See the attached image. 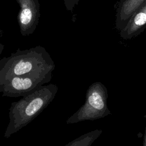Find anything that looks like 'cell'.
<instances>
[{
	"mask_svg": "<svg viewBox=\"0 0 146 146\" xmlns=\"http://www.w3.org/2000/svg\"><path fill=\"white\" fill-rule=\"evenodd\" d=\"M58 91V87L55 84L43 85L13 102L9 108V123L4 137H10L31 122L52 102Z\"/></svg>",
	"mask_w": 146,
	"mask_h": 146,
	"instance_id": "6da1fadb",
	"label": "cell"
},
{
	"mask_svg": "<svg viewBox=\"0 0 146 146\" xmlns=\"http://www.w3.org/2000/svg\"><path fill=\"white\" fill-rule=\"evenodd\" d=\"M54 69L55 64L48 55L42 52L30 53L0 64V83L14 76L43 79L49 83Z\"/></svg>",
	"mask_w": 146,
	"mask_h": 146,
	"instance_id": "7a4b0ae2",
	"label": "cell"
},
{
	"mask_svg": "<svg viewBox=\"0 0 146 146\" xmlns=\"http://www.w3.org/2000/svg\"><path fill=\"white\" fill-rule=\"evenodd\" d=\"M108 91L100 82L92 83L86 93L84 103L66 120L67 124L93 121L111 115L107 106Z\"/></svg>",
	"mask_w": 146,
	"mask_h": 146,
	"instance_id": "3957f363",
	"label": "cell"
},
{
	"mask_svg": "<svg viewBox=\"0 0 146 146\" xmlns=\"http://www.w3.org/2000/svg\"><path fill=\"white\" fill-rule=\"evenodd\" d=\"M46 83L48 82L43 79L14 76L0 83V92L3 96H24Z\"/></svg>",
	"mask_w": 146,
	"mask_h": 146,
	"instance_id": "277c9868",
	"label": "cell"
},
{
	"mask_svg": "<svg viewBox=\"0 0 146 146\" xmlns=\"http://www.w3.org/2000/svg\"><path fill=\"white\" fill-rule=\"evenodd\" d=\"M102 132V129L90 131L74 139L64 146H91L92 143L101 135Z\"/></svg>",
	"mask_w": 146,
	"mask_h": 146,
	"instance_id": "5b68a950",
	"label": "cell"
},
{
	"mask_svg": "<svg viewBox=\"0 0 146 146\" xmlns=\"http://www.w3.org/2000/svg\"><path fill=\"white\" fill-rule=\"evenodd\" d=\"M32 18V12L29 9H25L22 10L21 14V21L23 24L29 23Z\"/></svg>",
	"mask_w": 146,
	"mask_h": 146,
	"instance_id": "8992f818",
	"label": "cell"
},
{
	"mask_svg": "<svg viewBox=\"0 0 146 146\" xmlns=\"http://www.w3.org/2000/svg\"><path fill=\"white\" fill-rule=\"evenodd\" d=\"M135 23L137 26H142L145 23L146 14L144 12H140L137 14L135 18Z\"/></svg>",
	"mask_w": 146,
	"mask_h": 146,
	"instance_id": "52a82bcc",
	"label": "cell"
},
{
	"mask_svg": "<svg viewBox=\"0 0 146 146\" xmlns=\"http://www.w3.org/2000/svg\"><path fill=\"white\" fill-rule=\"evenodd\" d=\"M145 131L144 132V137H143V146H145Z\"/></svg>",
	"mask_w": 146,
	"mask_h": 146,
	"instance_id": "ba28073f",
	"label": "cell"
}]
</instances>
